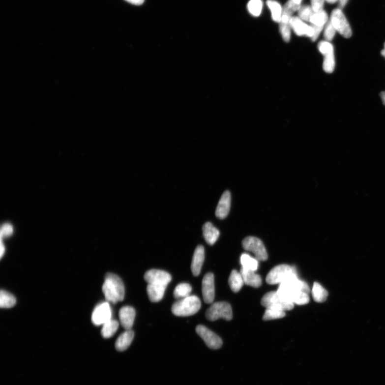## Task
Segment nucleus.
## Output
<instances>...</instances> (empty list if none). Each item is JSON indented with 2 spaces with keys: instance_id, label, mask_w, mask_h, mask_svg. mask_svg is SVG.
Here are the masks:
<instances>
[{
  "instance_id": "f257e3e1",
  "label": "nucleus",
  "mask_w": 385,
  "mask_h": 385,
  "mask_svg": "<svg viewBox=\"0 0 385 385\" xmlns=\"http://www.w3.org/2000/svg\"><path fill=\"white\" fill-rule=\"evenodd\" d=\"M102 291L108 302L115 304L124 299V285L121 279L115 274L109 273L106 275Z\"/></svg>"
},
{
  "instance_id": "f03ea898",
  "label": "nucleus",
  "mask_w": 385,
  "mask_h": 385,
  "mask_svg": "<svg viewBox=\"0 0 385 385\" xmlns=\"http://www.w3.org/2000/svg\"><path fill=\"white\" fill-rule=\"evenodd\" d=\"M201 305L198 297L189 296L174 303L171 311L177 316H189L197 314L200 309Z\"/></svg>"
},
{
  "instance_id": "7ed1b4c3",
  "label": "nucleus",
  "mask_w": 385,
  "mask_h": 385,
  "mask_svg": "<svg viewBox=\"0 0 385 385\" xmlns=\"http://www.w3.org/2000/svg\"><path fill=\"white\" fill-rule=\"evenodd\" d=\"M277 292L286 300L297 305L306 304L310 301L308 293L293 288L285 283L280 284Z\"/></svg>"
},
{
  "instance_id": "20e7f679",
  "label": "nucleus",
  "mask_w": 385,
  "mask_h": 385,
  "mask_svg": "<svg viewBox=\"0 0 385 385\" xmlns=\"http://www.w3.org/2000/svg\"><path fill=\"white\" fill-rule=\"evenodd\" d=\"M295 274L297 273L294 267L287 265H279L268 272L266 278L267 283L270 285L280 284Z\"/></svg>"
},
{
  "instance_id": "39448f33",
  "label": "nucleus",
  "mask_w": 385,
  "mask_h": 385,
  "mask_svg": "<svg viewBox=\"0 0 385 385\" xmlns=\"http://www.w3.org/2000/svg\"><path fill=\"white\" fill-rule=\"evenodd\" d=\"M261 304L267 309L282 311L291 310L294 308V303L286 300L278 294L277 291L267 293L261 299Z\"/></svg>"
},
{
  "instance_id": "423d86ee",
  "label": "nucleus",
  "mask_w": 385,
  "mask_h": 385,
  "mask_svg": "<svg viewBox=\"0 0 385 385\" xmlns=\"http://www.w3.org/2000/svg\"><path fill=\"white\" fill-rule=\"evenodd\" d=\"M206 317L207 320L212 322L220 319L231 321L233 318V313L229 303L219 302L214 303L207 309Z\"/></svg>"
},
{
  "instance_id": "0eeeda50",
  "label": "nucleus",
  "mask_w": 385,
  "mask_h": 385,
  "mask_svg": "<svg viewBox=\"0 0 385 385\" xmlns=\"http://www.w3.org/2000/svg\"><path fill=\"white\" fill-rule=\"evenodd\" d=\"M329 21L341 35L345 38H350L352 35V30L346 16L341 9H334L330 16Z\"/></svg>"
},
{
  "instance_id": "6e6552de",
  "label": "nucleus",
  "mask_w": 385,
  "mask_h": 385,
  "mask_svg": "<svg viewBox=\"0 0 385 385\" xmlns=\"http://www.w3.org/2000/svg\"><path fill=\"white\" fill-rule=\"evenodd\" d=\"M243 248L247 251L255 255V258L258 261L267 260L268 255L264 243L258 237H248L242 241Z\"/></svg>"
},
{
  "instance_id": "1a4fd4ad",
  "label": "nucleus",
  "mask_w": 385,
  "mask_h": 385,
  "mask_svg": "<svg viewBox=\"0 0 385 385\" xmlns=\"http://www.w3.org/2000/svg\"><path fill=\"white\" fill-rule=\"evenodd\" d=\"M318 49L324 56L323 64L324 70L326 73H332L334 70L335 65L333 45L329 41H322L318 45Z\"/></svg>"
},
{
  "instance_id": "9d476101",
  "label": "nucleus",
  "mask_w": 385,
  "mask_h": 385,
  "mask_svg": "<svg viewBox=\"0 0 385 385\" xmlns=\"http://www.w3.org/2000/svg\"><path fill=\"white\" fill-rule=\"evenodd\" d=\"M295 12V9L293 8L292 6L287 1L284 6L282 19L279 23L280 33L286 42H289L291 40L292 29L290 22Z\"/></svg>"
},
{
  "instance_id": "9b49d317",
  "label": "nucleus",
  "mask_w": 385,
  "mask_h": 385,
  "mask_svg": "<svg viewBox=\"0 0 385 385\" xmlns=\"http://www.w3.org/2000/svg\"><path fill=\"white\" fill-rule=\"evenodd\" d=\"M196 332L210 349L218 350L222 346L223 341L221 338L206 326L201 325L197 326Z\"/></svg>"
},
{
  "instance_id": "f8f14e48",
  "label": "nucleus",
  "mask_w": 385,
  "mask_h": 385,
  "mask_svg": "<svg viewBox=\"0 0 385 385\" xmlns=\"http://www.w3.org/2000/svg\"><path fill=\"white\" fill-rule=\"evenodd\" d=\"M112 309L109 303L102 302L95 308L91 315V321L96 326L103 325L112 320Z\"/></svg>"
},
{
  "instance_id": "ddd939ff",
  "label": "nucleus",
  "mask_w": 385,
  "mask_h": 385,
  "mask_svg": "<svg viewBox=\"0 0 385 385\" xmlns=\"http://www.w3.org/2000/svg\"><path fill=\"white\" fill-rule=\"evenodd\" d=\"M144 279L148 284H158L167 286L171 280H172V277L166 271L152 269L145 273Z\"/></svg>"
},
{
  "instance_id": "4468645a",
  "label": "nucleus",
  "mask_w": 385,
  "mask_h": 385,
  "mask_svg": "<svg viewBox=\"0 0 385 385\" xmlns=\"http://www.w3.org/2000/svg\"><path fill=\"white\" fill-rule=\"evenodd\" d=\"M291 29L298 36H306L312 39L315 34L313 26H309L298 16H293L290 22Z\"/></svg>"
},
{
  "instance_id": "2eb2a0df",
  "label": "nucleus",
  "mask_w": 385,
  "mask_h": 385,
  "mask_svg": "<svg viewBox=\"0 0 385 385\" xmlns=\"http://www.w3.org/2000/svg\"><path fill=\"white\" fill-rule=\"evenodd\" d=\"M202 292L205 302L211 304L215 298V284L212 273H207L204 276L202 283Z\"/></svg>"
},
{
  "instance_id": "dca6fc26",
  "label": "nucleus",
  "mask_w": 385,
  "mask_h": 385,
  "mask_svg": "<svg viewBox=\"0 0 385 385\" xmlns=\"http://www.w3.org/2000/svg\"><path fill=\"white\" fill-rule=\"evenodd\" d=\"M119 317L121 326L126 330H130L135 319L136 311L130 306L122 307L119 310Z\"/></svg>"
},
{
  "instance_id": "f3484780",
  "label": "nucleus",
  "mask_w": 385,
  "mask_h": 385,
  "mask_svg": "<svg viewBox=\"0 0 385 385\" xmlns=\"http://www.w3.org/2000/svg\"><path fill=\"white\" fill-rule=\"evenodd\" d=\"M231 194L229 191H225L219 200L216 210V216L219 219H224L229 213L231 207Z\"/></svg>"
},
{
  "instance_id": "a211bd4d",
  "label": "nucleus",
  "mask_w": 385,
  "mask_h": 385,
  "mask_svg": "<svg viewBox=\"0 0 385 385\" xmlns=\"http://www.w3.org/2000/svg\"><path fill=\"white\" fill-rule=\"evenodd\" d=\"M205 260V249L199 245L195 248L192 262L191 271L194 276L200 274Z\"/></svg>"
},
{
  "instance_id": "6ab92c4d",
  "label": "nucleus",
  "mask_w": 385,
  "mask_h": 385,
  "mask_svg": "<svg viewBox=\"0 0 385 385\" xmlns=\"http://www.w3.org/2000/svg\"><path fill=\"white\" fill-rule=\"evenodd\" d=\"M167 287V286L162 285L148 284L147 292L150 301L152 302L160 301L164 296Z\"/></svg>"
},
{
  "instance_id": "aec40b11",
  "label": "nucleus",
  "mask_w": 385,
  "mask_h": 385,
  "mask_svg": "<svg viewBox=\"0 0 385 385\" xmlns=\"http://www.w3.org/2000/svg\"><path fill=\"white\" fill-rule=\"evenodd\" d=\"M240 273L242 275L244 284L258 288L261 286L262 281L260 275L256 274L254 271L245 269L241 268Z\"/></svg>"
},
{
  "instance_id": "412c9836",
  "label": "nucleus",
  "mask_w": 385,
  "mask_h": 385,
  "mask_svg": "<svg viewBox=\"0 0 385 385\" xmlns=\"http://www.w3.org/2000/svg\"><path fill=\"white\" fill-rule=\"evenodd\" d=\"M203 235L205 239L209 245L215 244L219 237V230L210 222H207L203 226Z\"/></svg>"
},
{
  "instance_id": "4be33fe9",
  "label": "nucleus",
  "mask_w": 385,
  "mask_h": 385,
  "mask_svg": "<svg viewBox=\"0 0 385 385\" xmlns=\"http://www.w3.org/2000/svg\"><path fill=\"white\" fill-rule=\"evenodd\" d=\"M134 336V334L132 330H126V331L122 333L116 340V349L119 352L126 350L131 344Z\"/></svg>"
},
{
  "instance_id": "5701e85b",
  "label": "nucleus",
  "mask_w": 385,
  "mask_h": 385,
  "mask_svg": "<svg viewBox=\"0 0 385 385\" xmlns=\"http://www.w3.org/2000/svg\"><path fill=\"white\" fill-rule=\"evenodd\" d=\"M267 5L271 11V17L274 22L279 23L283 13V8L276 0H267Z\"/></svg>"
},
{
  "instance_id": "b1692460",
  "label": "nucleus",
  "mask_w": 385,
  "mask_h": 385,
  "mask_svg": "<svg viewBox=\"0 0 385 385\" xmlns=\"http://www.w3.org/2000/svg\"><path fill=\"white\" fill-rule=\"evenodd\" d=\"M229 284L232 291L235 293L239 292L244 284L241 274L236 270L232 271L229 279Z\"/></svg>"
},
{
  "instance_id": "393cba45",
  "label": "nucleus",
  "mask_w": 385,
  "mask_h": 385,
  "mask_svg": "<svg viewBox=\"0 0 385 385\" xmlns=\"http://www.w3.org/2000/svg\"><path fill=\"white\" fill-rule=\"evenodd\" d=\"M119 327L118 321L111 320L103 325L101 335L104 338H110L113 337Z\"/></svg>"
},
{
  "instance_id": "a878e982",
  "label": "nucleus",
  "mask_w": 385,
  "mask_h": 385,
  "mask_svg": "<svg viewBox=\"0 0 385 385\" xmlns=\"http://www.w3.org/2000/svg\"><path fill=\"white\" fill-rule=\"evenodd\" d=\"M312 295L315 301L319 303L325 302L328 295L327 291L317 282L314 284Z\"/></svg>"
},
{
  "instance_id": "bb28decb",
  "label": "nucleus",
  "mask_w": 385,
  "mask_h": 385,
  "mask_svg": "<svg viewBox=\"0 0 385 385\" xmlns=\"http://www.w3.org/2000/svg\"><path fill=\"white\" fill-rule=\"evenodd\" d=\"M242 267L245 269L256 271L259 267V261L247 254H243L240 258Z\"/></svg>"
},
{
  "instance_id": "cd10ccee",
  "label": "nucleus",
  "mask_w": 385,
  "mask_h": 385,
  "mask_svg": "<svg viewBox=\"0 0 385 385\" xmlns=\"http://www.w3.org/2000/svg\"><path fill=\"white\" fill-rule=\"evenodd\" d=\"M328 22V16L325 10L314 13L309 21L311 25L318 27H325Z\"/></svg>"
},
{
  "instance_id": "c85d7f7f",
  "label": "nucleus",
  "mask_w": 385,
  "mask_h": 385,
  "mask_svg": "<svg viewBox=\"0 0 385 385\" xmlns=\"http://www.w3.org/2000/svg\"><path fill=\"white\" fill-rule=\"evenodd\" d=\"M16 303V298L10 293L1 290L0 293V307L2 308L13 307Z\"/></svg>"
},
{
  "instance_id": "c756f323",
  "label": "nucleus",
  "mask_w": 385,
  "mask_h": 385,
  "mask_svg": "<svg viewBox=\"0 0 385 385\" xmlns=\"http://www.w3.org/2000/svg\"><path fill=\"white\" fill-rule=\"evenodd\" d=\"M192 290V287L189 284H180L176 286L174 290V297L177 299L188 297L190 295Z\"/></svg>"
},
{
  "instance_id": "7c9ffc66",
  "label": "nucleus",
  "mask_w": 385,
  "mask_h": 385,
  "mask_svg": "<svg viewBox=\"0 0 385 385\" xmlns=\"http://www.w3.org/2000/svg\"><path fill=\"white\" fill-rule=\"evenodd\" d=\"M263 7H264V3L262 0H250L247 4L249 13L255 17L261 15Z\"/></svg>"
},
{
  "instance_id": "2f4dec72",
  "label": "nucleus",
  "mask_w": 385,
  "mask_h": 385,
  "mask_svg": "<svg viewBox=\"0 0 385 385\" xmlns=\"http://www.w3.org/2000/svg\"><path fill=\"white\" fill-rule=\"evenodd\" d=\"M285 315L286 314L284 311L273 309H267L264 317H263V320L267 321L280 319L284 318Z\"/></svg>"
},
{
  "instance_id": "473e14b6",
  "label": "nucleus",
  "mask_w": 385,
  "mask_h": 385,
  "mask_svg": "<svg viewBox=\"0 0 385 385\" xmlns=\"http://www.w3.org/2000/svg\"><path fill=\"white\" fill-rule=\"evenodd\" d=\"M298 17L304 22H309L310 18L314 14L311 6L309 5H301V7L298 10Z\"/></svg>"
},
{
  "instance_id": "72a5a7b5",
  "label": "nucleus",
  "mask_w": 385,
  "mask_h": 385,
  "mask_svg": "<svg viewBox=\"0 0 385 385\" xmlns=\"http://www.w3.org/2000/svg\"><path fill=\"white\" fill-rule=\"evenodd\" d=\"M336 32H337V30H336L331 22L328 21L326 24L325 32H324V36H325L326 41L329 42L332 41L334 37Z\"/></svg>"
},
{
  "instance_id": "f704fd0d",
  "label": "nucleus",
  "mask_w": 385,
  "mask_h": 385,
  "mask_svg": "<svg viewBox=\"0 0 385 385\" xmlns=\"http://www.w3.org/2000/svg\"><path fill=\"white\" fill-rule=\"evenodd\" d=\"M325 0H310L311 6L315 13L322 11L324 8Z\"/></svg>"
},
{
  "instance_id": "c9c22d12",
  "label": "nucleus",
  "mask_w": 385,
  "mask_h": 385,
  "mask_svg": "<svg viewBox=\"0 0 385 385\" xmlns=\"http://www.w3.org/2000/svg\"><path fill=\"white\" fill-rule=\"evenodd\" d=\"M13 233V228L9 224H5L1 231V238L7 237L11 236Z\"/></svg>"
},
{
  "instance_id": "e433bc0d",
  "label": "nucleus",
  "mask_w": 385,
  "mask_h": 385,
  "mask_svg": "<svg viewBox=\"0 0 385 385\" xmlns=\"http://www.w3.org/2000/svg\"><path fill=\"white\" fill-rule=\"evenodd\" d=\"M298 10L301 7L303 0H289Z\"/></svg>"
},
{
  "instance_id": "4c0bfd02",
  "label": "nucleus",
  "mask_w": 385,
  "mask_h": 385,
  "mask_svg": "<svg viewBox=\"0 0 385 385\" xmlns=\"http://www.w3.org/2000/svg\"><path fill=\"white\" fill-rule=\"evenodd\" d=\"M125 1L135 5H141L142 4L145 0H125Z\"/></svg>"
},
{
  "instance_id": "58836bf2",
  "label": "nucleus",
  "mask_w": 385,
  "mask_h": 385,
  "mask_svg": "<svg viewBox=\"0 0 385 385\" xmlns=\"http://www.w3.org/2000/svg\"><path fill=\"white\" fill-rule=\"evenodd\" d=\"M348 0H338L339 8H343L347 4Z\"/></svg>"
},
{
  "instance_id": "ea45409f",
  "label": "nucleus",
  "mask_w": 385,
  "mask_h": 385,
  "mask_svg": "<svg viewBox=\"0 0 385 385\" xmlns=\"http://www.w3.org/2000/svg\"><path fill=\"white\" fill-rule=\"evenodd\" d=\"M1 240V252H0V254H1V255L0 256H1V258H2L5 252V247L3 244L2 240Z\"/></svg>"
},
{
  "instance_id": "a19ab883",
  "label": "nucleus",
  "mask_w": 385,
  "mask_h": 385,
  "mask_svg": "<svg viewBox=\"0 0 385 385\" xmlns=\"http://www.w3.org/2000/svg\"><path fill=\"white\" fill-rule=\"evenodd\" d=\"M381 98L384 105L385 106V91H383L381 94Z\"/></svg>"
},
{
  "instance_id": "79ce46f5",
  "label": "nucleus",
  "mask_w": 385,
  "mask_h": 385,
  "mask_svg": "<svg viewBox=\"0 0 385 385\" xmlns=\"http://www.w3.org/2000/svg\"><path fill=\"white\" fill-rule=\"evenodd\" d=\"M326 1L329 3L334 4L338 1V0H325Z\"/></svg>"
},
{
  "instance_id": "37998d69",
  "label": "nucleus",
  "mask_w": 385,
  "mask_h": 385,
  "mask_svg": "<svg viewBox=\"0 0 385 385\" xmlns=\"http://www.w3.org/2000/svg\"><path fill=\"white\" fill-rule=\"evenodd\" d=\"M381 54L382 55V56H383L385 58V44H384V50L382 51Z\"/></svg>"
}]
</instances>
